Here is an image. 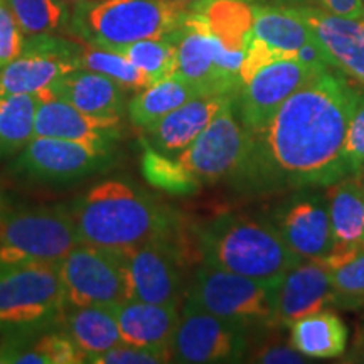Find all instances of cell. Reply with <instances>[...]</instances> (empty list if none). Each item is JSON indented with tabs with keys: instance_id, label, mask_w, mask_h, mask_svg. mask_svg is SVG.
<instances>
[{
	"instance_id": "obj_6",
	"label": "cell",
	"mask_w": 364,
	"mask_h": 364,
	"mask_svg": "<svg viewBox=\"0 0 364 364\" xmlns=\"http://www.w3.org/2000/svg\"><path fill=\"white\" fill-rule=\"evenodd\" d=\"M78 243L70 208L7 209L0 215V265H58Z\"/></svg>"
},
{
	"instance_id": "obj_32",
	"label": "cell",
	"mask_w": 364,
	"mask_h": 364,
	"mask_svg": "<svg viewBox=\"0 0 364 364\" xmlns=\"http://www.w3.org/2000/svg\"><path fill=\"white\" fill-rule=\"evenodd\" d=\"M7 4L26 38L70 29L73 6L66 0H7Z\"/></svg>"
},
{
	"instance_id": "obj_31",
	"label": "cell",
	"mask_w": 364,
	"mask_h": 364,
	"mask_svg": "<svg viewBox=\"0 0 364 364\" xmlns=\"http://www.w3.org/2000/svg\"><path fill=\"white\" fill-rule=\"evenodd\" d=\"M76 65L81 70H88L107 76L125 91H142L152 85V80L145 73L130 63L124 54L115 49L80 43L76 53Z\"/></svg>"
},
{
	"instance_id": "obj_9",
	"label": "cell",
	"mask_w": 364,
	"mask_h": 364,
	"mask_svg": "<svg viewBox=\"0 0 364 364\" xmlns=\"http://www.w3.org/2000/svg\"><path fill=\"white\" fill-rule=\"evenodd\" d=\"M58 270L70 307H113L130 299L120 257L112 250L78 243Z\"/></svg>"
},
{
	"instance_id": "obj_7",
	"label": "cell",
	"mask_w": 364,
	"mask_h": 364,
	"mask_svg": "<svg viewBox=\"0 0 364 364\" xmlns=\"http://www.w3.org/2000/svg\"><path fill=\"white\" fill-rule=\"evenodd\" d=\"M252 149V132L241 120L231 97L209 122L203 134L177 156L186 171L208 184L238 179Z\"/></svg>"
},
{
	"instance_id": "obj_34",
	"label": "cell",
	"mask_w": 364,
	"mask_h": 364,
	"mask_svg": "<svg viewBox=\"0 0 364 364\" xmlns=\"http://www.w3.org/2000/svg\"><path fill=\"white\" fill-rule=\"evenodd\" d=\"M144 176L150 184L174 194H191L199 189V181L184 169L177 157L166 156L147 145L142 159Z\"/></svg>"
},
{
	"instance_id": "obj_28",
	"label": "cell",
	"mask_w": 364,
	"mask_h": 364,
	"mask_svg": "<svg viewBox=\"0 0 364 364\" xmlns=\"http://www.w3.org/2000/svg\"><path fill=\"white\" fill-rule=\"evenodd\" d=\"M196 97H201V93L193 85L177 75H172L139 91L127 108L132 124L139 129H145Z\"/></svg>"
},
{
	"instance_id": "obj_40",
	"label": "cell",
	"mask_w": 364,
	"mask_h": 364,
	"mask_svg": "<svg viewBox=\"0 0 364 364\" xmlns=\"http://www.w3.org/2000/svg\"><path fill=\"white\" fill-rule=\"evenodd\" d=\"M252 363H265V364H302L307 363V356L297 351L292 344H285L282 341H270V343L263 344L258 351L250 359Z\"/></svg>"
},
{
	"instance_id": "obj_26",
	"label": "cell",
	"mask_w": 364,
	"mask_h": 364,
	"mask_svg": "<svg viewBox=\"0 0 364 364\" xmlns=\"http://www.w3.org/2000/svg\"><path fill=\"white\" fill-rule=\"evenodd\" d=\"M193 11H199L209 31L225 51L245 56L253 38V11L247 0H208Z\"/></svg>"
},
{
	"instance_id": "obj_12",
	"label": "cell",
	"mask_w": 364,
	"mask_h": 364,
	"mask_svg": "<svg viewBox=\"0 0 364 364\" xmlns=\"http://www.w3.org/2000/svg\"><path fill=\"white\" fill-rule=\"evenodd\" d=\"M124 267L129 297L150 304L179 307L184 304V275L179 253L171 240H154L118 253Z\"/></svg>"
},
{
	"instance_id": "obj_13",
	"label": "cell",
	"mask_w": 364,
	"mask_h": 364,
	"mask_svg": "<svg viewBox=\"0 0 364 364\" xmlns=\"http://www.w3.org/2000/svg\"><path fill=\"white\" fill-rule=\"evenodd\" d=\"M78 46L80 41H66L54 34L26 38L19 56L0 66V97L36 95L49 88L59 76L78 70Z\"/></svg>"
},
{
	"instance_id": "obj_37",
	"label": "cell",
	"mask_w": 364,
	"mask_h": 364,
	"mask_svg": "<svg viewBox=\"0 0 364 364\" xmlns=\"http://www.w3.org/2000/svg\"><path fill=\"white\" fill-rule=\"evenodd\" d=\"M172 361V354L157 349L139 348L127 343L117 344L108 351L93 354L86 358L85 363L93 364H161Z\"/></svg>"
},
{
	"instance_id": "obj_30",
	"label": "cell",
	"mask_w": 364,
	"mask_h": 364,
	"mask_svg": "<svg viewBox=\"0 0 364 364\" xmlns=\"http://www.w3.org/2000/svg\"><path fill=\"white\" fill-rule=\"evenodd\" d=\"M331 268L334 306L356 307L364 302V243L334 245L324 258Z\"/></svg>"
},
{
	"instance_id": "obj_11",
	"label": "cell",
	"mask_w": 364,
	"mask_h": 364,
	"mask_svg": "<svg viewBox=\"0 0 364 364\" xmlns=\"http://www.w3.org/2000/svg\"><path fill=\"white\" fill-rule=\"evenodd\" d=\"M113 156V144L100 145L33 136L17 154L12 169L27 179L46 184H70L105 169Z\"/></svg>"
},
{
	"instance_id": "obj_36",
	"label": "cell",
	"mask_w": 364,
	"mask_h": 364,
	"mask_svg": "<svg viewBox=\"0 0 364 364\" xmlns=\"http://www.w3.org/2000/svg\"><path fill=\"white\" fill-rule=\"evenodd\" d=\"M346 161L349 176H364V91L359 90L346 134Z\"/></svg>"
},
{
	"instance_id": "obj_25",
	"label": "cell",
	"mask_w": 364,
	"mask_h": 364,
	"mask_svg": "<svg viewBox=\"0 0 364 364\" xmlns=\"http://www.w3.org/2000/svg\"><path fill=\"white\" fill-rule=\"evenodd\" d=\"M289 327L290 344L307 358H338L348 348V327L324 309L297 318Z\"/></svg>"
},
{
	"instance_id": "obj_2",
	"label": "cell",
	"mask_w": 364,
	"mask_h": 364,
	"mask_svg": "<svg viewBox=\"0 0 364 364\" xmlns=\"http://www.w3.org/2000/svg\"><path fill=\"white\" fill-rule=\"evenodd\" d=\"M81 243L127 252L154 240H171L174 220L166 208L136 186L105 179L70 206Z\"/></svg>"
},
{
	"instance_id": "obj_3",
	"label": "cell",
	"mask_w": 364,
	"mask_h": 364,
	"mask_svg": "<svg viewBox=\"0 0 364 364\" xmlns=\"http://www.w3.org/2000/svg\"><path fill=\"white\" fill-rule=\"evenodd\" d=\"M203 262L263 282H280L302 262L273 221L248 215H223L198 235Z\"/></svg>"
},
{
	"instance_id": "obj_16",
	"label": "cell",
	"mask_w": 364,
	"mask_h": 364,
	"mask_svg": "<svg viewBox=\"0 0 364 364\" xmlns=\"http://www.w3.org/2000/svg\"><path fill=\"white\" fill-rule=\"evenodd\" d=\"M272 221L302 260L326 258L334 247L327 196H294L277 208Z\"/></svg>"
},
{
	"instance_id": "obj_17",
	"label": "cell",
	"mask_w": 364,
	"mask_h": 364,
	"mask_svg": "<svg viewBox=\"0 0 364 364\" xmlns=\"http://www.w3.org/2000/svg\"><path fill=\"white\" fill-rule=\"evenodd\" d=\"M331 70L364 86V21L334 16L321 7L295 6Z\"/></svg>"
},
{
	"instance_id": "obj_22",
	"label": "cell",
	"mask_w": 364,
	"mask_h": 364,
	"mask_svg": "<svg viewBox=\"0 0 364 364\" xmlns=\"http://www.w3.org/2000/svg\"><path fill=\"white\" fill-rule=\"evenodd\" d=\"M58 98L78 110L97 117H122L127 108V91L107 76L88 70H73L49 86Z\"/></svg>"
},
{
	"instance_id": "obj_5",
	"label": "cell",
	"mask_w": 364,
	"mask_h": 364,
	"mask_svg": "<svg viewBox=\"0 0 364 364\" xmlns=\"http://www.w3.org/2000/svg\"><path fill=\"white\" fill-rule=\"evenodd\" d=\"M279 284L250 279L203 262L194 272L186 300L247 329L275 327Z\"/></svg>"
},
{
	"instance_id": "obj_18",
	"label": "cell",
	"mask_w": 364,
	"mask_h": 364,
	"mask_svg": "<svg viewBox=\"0 0 364 364\" xmlns=\"http://www.w3.org/2000/svg\"><path fill=\"white\" fill-rule=\"evenodd\" d=\"M36 110L34 136L75 140V142L113 144L120 135L122 117L90 115L58 98L51 88L41 90Z\"/></svg>"
},
{
	"instance_id": "obj_44",
	"label": "cell",
	"mask_w": 364,
	"mask_h": 364,
	"mask_svg": "<svg viewBox=\"0 0 364 364\" xmlns=\"http://www.w3.org/2000/svg\"><path fill=\"white\" fill-rule=\"evenodd\" d=\"M174 2H179V4H184V6H196V4H198L199 2V0H174Z\"/></svg>"
},
{
	"instance_id": "obj_43",
	"label": "cell",
	"mask_w": 364,
	"mask_h": 364,
	"mask_svg": "<svg viewBox=\"0 0 364 364\" xmlns=\"http://www.w3.org/2000/svg\"><path fill=\"white\" fill-rule=\"evenodd\" d=\"M7 209H9V206H7L6 198H4L2 193H0V215H2L4 211H7Z\"/></svg>"
},
{
	"instance_id": "obj_24",
	"label": "cell",
	"mask_w": 364,
	"mask_h": 364,
	"mask_svg": "<svg viewBox=\"0 0 364 364\" xmlns=\"http://www.w3.org/2000/svg\"><path fill=\"white\" fill-rule=\"evenodd\" d=\"M253 36L277 51L297 58L304 46L314 43L307 22L294 7L252 4Z\"/></svg>"
},
{
	"instance_id": "obj_39",
	"label": "cell",
	"mask_w": 364,
	"mask_h": 364,
	"mask_svg": "<svg viewBox=\"0 0 364 364\" xmlns=\"http://www.w3.org/2000/svg\"><path fill=\"white\" fill-rule=\"evenodd\" d=\"M285 58H295V56L277 51V49L270 48V46L263 43L262 39L255 38L253 36L252 41H250L247 54H245V59H243V65H241V70H240L241 86L248 83V81L252 80L253 76L262 70V68H265L273 61H279V59H285Z\"/></svg>"
},
{
	"instance_id": "obj_21",
	"label": "cell",
	"mask_w": 364,
	"mask_h": 364,
	"mask_svg": "<svg viewBox=\"0 0 364 364\" xmlns=\"http://www.w3.org/2000/svg\"><path fill=\"white\" fill-rule=\"evenodd\" d=\"M112 309L122 343L171 353L172 339L179 322V307L129 299Z\"/></svg>"
},
{
	"instance_id": "obj_10",
	"label": "cell",
	"mask_w": 364,
	"mask_h": 364,
	"mask_svg": "<svg viewBox=\"0 0 364 364\" xmlns=\"http://www.w3.org/2000/svg\"><path fill=\"white\" fill-rule=\"evenodd\" d=\"M248 348L247 327L203 311L186 300L171 346L176 363H240L247 356Z\"/></svg>"
},
{
	"instance_id": "obj_15",
	"label": "cell",
	"mask_w": 364,
	"mask_h": 364,
	"mask_svg": "<svg viewBox=\"0 0 364 364\" xmlns=\"http://www.w3.org/2000/svg\"><path fill=\"white\" fill-rule=\"evenodd\" d=\"M176 73L201 95H236L238 86L218 65V46L199 11H191L176 31Z\"/></svg>"
},
{
	"instance_id": "obj_42",
	"label": "cell",
	"mask_w": 364,
	"mask_h": 364,
	"mask_svg": "<svg viewBox=\"0 0 364 364\" xmlns=\"http://www.w3.org/2000/svg\"><path fill=\"white\" fill-rule=\"evenodd\" d=\"M356 354H358V359H354V361H364V336H363V339L358 341Z\"/></svg>"
},
{
	"instance_id": "obj_47",
	"label": "cell",
	"mask_w": 364,
	"mask_h": 364,
	"mask_svg": "<svg viewBox=\"0 0 364 364\" xmlns=\"http://www.w3.org/2000/svg\"><path fill=\"white\" fill-rule=\"evenodd\" d=\"M363 184H364V176H363Z\"/></svg>"
},
{
	"instance_id": "obj_8",
	"label": "cell",
	"mask_w": 364,
	"mask_h": 364,
	"mask_svg": "<svg viewBox=\"0 0 364 364\" xmlns=\"http://www.w3.org/2000/svg\"><path fill=\"white\" fill-rule=\"evenodd\" d=\"M65 307L58 265H0V327L43 324Z\"/></svg>"
},
{
	"instance_id": "obj_23",
	"label": "cell",
	"mask_w": 364,
	"mask_h": 364,
	"mask_svg": "<svg viewBox=\"0 0 364 364\" xmlns=\"http://www.w3.org/2000/svg\"><path fill=\"white\" fill-rule=\"evenodd\" d=\"M63 314H65V334L83 353L85 361L88 356L108 351L122 343L112 307L66 306Z\"/></svg>"
},
{
	"instance_id": "obj_45",
	"label": "cell",
	"mask_w": 364,
	"mask_h": 364,
	"mask_svg": "<svg viewBox=\"0 0 364 364\" xmlns=\"http://www.w3.org/2000/svg\"><path fill=\"white\" fill-rule=\"evenodd\" d=\"M68 4H71V6H78V4H83V2H88V0H66Z\"/></svg>"
},
{
	"instance_id": "obj_33",
	"label": "cell",
	"mask_w": 364,
	"mask_h": 364,
	"mask_svg": "<svg viewBox=\"0 0 364 364\" xmlns=\"http://www.w3.org/2000/svg\"><path fill=\"white\" fill-rule=\"evenodd\" d=\"M174 33L162 36V38L136 41L118 51L130 63H134L140 71L145 73L152 80V83H156V81L169 78L176 73L177 46Z\"/></svg>"
},
{
	"instance_id": "obj_46",
	"label": "cell",
	"mask_w": 364,
	"mask_h": 364,
	"mask_svg": "<svg viewBox=\"0 0 364 364\" xmlns=\"http://www.w3.org/2000/svg\"><path fill=\"white\" fill-rule=\"evenodd\" d=\"M203 2H208V0H199V2H198V4H196V6H199V4H203ZM247 2H250V4H253V2H255V0H247ZM196 6H194V7H196ZM194 7H193V9H194Z\"/></svg>"
},
{
	"instance_id": "obj_27",
	"label": "cell",
	"mask_w": 364,
	"mask_h": 364,
	"mask_svg": "<svg viewBox=\"0 0 364 364\" xmlns=\"http://www.w3.org/2000/svg\"><path fill=\"white\" fill-rule=\"evenodd\" d=\"M334 245L364 243L363 176H346L327 189Z\"/></svg>"
},
{
	"instance_id": "obj_38",
	"label": "cell",
	"mask_w": 364,
	"mask_h": 364,
	"mask_svg": "<svg viewBox=\"0 0 364 364\" xmlns=\"http://www.w3.org/2000/svg\"><path fill=\"white\" fill-rule=\"evenodd\" d=\"M26 36L9 7L7 0H0V66L16 59L24 49Z\"/></svg>"
},
{
	"instance_id": "obj_19",
	"label": "cell",
	"mask_w": 364,
	"mask_h": 364,
	"mask_svg": "<svg viewBox=\"0 0 364 364\" xmlns=\"http://www.w3.org/2000/svg\"><path fill=\"white\" fill-rule=\"evenodd\" d=\"M329 304H336L331 268L324 258L302 260L285 273L277 289L275 327L290 326Z\"/></svg>"
},
{
	"instance_id": "obj_35",
	"label": "cell",
	"mask_w": 364,
	"mask_h": 364,
	"mask_svg": "<svg viewBox=\"0 0 364 364\" xmlns=\"http://www.w3.org/2000/svg\"><path fill=\"white\" fill-rule=\"evenodd\" d=\"M11 363L14 364H78L85 363L83 353L75 343L63 334L43 336L38 343L26 351L14 349Z\"/></svg>"
},
{
	"instance_id": "obj_41",
	"label": "cell",
	"mask_w": 364,
	"mask_h": 364,
	"mask_svg": "<svg viewBox=\"0 0 364 364\" xmlns=\"http://www.w3.org/2000/svg\"><path fill=\"white\" fill-rule=\"evenodd\" d=\"M317 7L349 19H363L364 16V0H317Z\"/></svg>"
},
{
	"instance_id": "obj_14",
	"label": "cell",
	"mask_w": 364,
	"mask_h": 364,
	"mask_svg": "<svg viewBox=\"0 0 364 364\" xmlns=\"http://www.w3.org/2000/svg\"><path fill=\"white\" fill-rule=\"evenodd\" d=\"M318 73L322 71L297 58L279 59L262 68L235 95L236 108L247 129L252 134L262 130L285 100Z\"/></svg>"
},
{
	"instance_id": "obj_48",
	"label": "cell",
	"mask_w": 364,
	"mask_h": 364,
	"mask_svg": "<svg viewBox=\"0 0 364 364\" xmlns=\"http://www.w3.org/2000/svg\"><path fill=\"white\" fill-rule=\"evenodd\" d=\"M363 21H364V16H363Z\"/></svg>"
},
{
	"instance_id": "obj_20",
	"label": "cell",
	"mask_w": 364,
	"mask_h": 364,
	"mask_svg": "<svg viewBox=\"0 0 364 364\" xmlns=\"http://www.w3.org/2000/svg\"><path fill=\"white\" fill-rule=\"evenodd\" d=\"M235 95H201L145 127V144L166 156L177 157L203 134L223 105Z\"/></svg>"
},
{
	"instance_id": "obj_1",
	"label": "cell",
	"mask_w": 364,
	"mask_h": 364,
	"mask_svg": "<svg viewBox=\"0 0 364 364\" xmlns=\"http://www.w3.org/2000/svg\"><path fill=\"white\" fill-rule=\"evenodd\" d=\"M358 90L326 70L294 91L262 130L238 179L253 189L329 188L349 176L346 134Z\"/></svg>"
},
{
	"instance_id": "obj_4",
	"label": "cell",
	"mask_w": 364,
	"mask_h": 364,
	"mask_svg": "<svg viewBox=\"0 0 364 364\" xmlns=\"http://www.w3.org/2000/svg\"><path fill=\"white\" fill-rule=\"evenodd\" d=\"M189 12L174 0H88L73 6L68 34L118 51L136 41L172 34Z\"/></svg>"
},
{
	"instance_id": "obj_29",
	"label": "cell",
	"mask_w": 364,
	"mask_h": 364,
	"mask_svg": "<svg viewBox=\"0 0 364 364\" xmlns=\"http://www.w3.org/2000/svg\"><path fill=\"white\" fill-rule=\"evenodd\" d=\"M36 95L0 97V161L17 156L34 136Z\"/></svg>"
}]
</instances>
